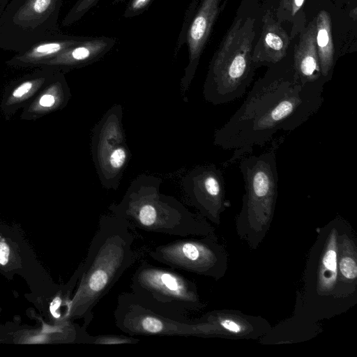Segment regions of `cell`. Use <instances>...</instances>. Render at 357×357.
Instances as JSON below:
<instances>
[{
	"label": "cell",
	"mask_w": 357,
	"mask_h": 357,
	"mask_svg": "<svg viewBox=\"0 0 357 357\" xmlns=\"http://www.w3.org/2000/svg\"><path fill=\"white\" fill-rule=\"evenodd\" d=\"M130 229L126 220L113 214L99 219L71 301L70 316L82 319L85 327L93 319L96 305L135 261L134 237Z\"/></svg>",
	"instance_id": "2"
},
{
	"label": "cell",
	"mask_w": 357,
	"mask_h": 357,
	"mask_svg": "<svg viewBox=\"0 0 357 357\" xmlns=\"http://www.w3.org/2000/svg\"><path fill=\"white\" fill-rule=\"evenodd\" d=\"M316 44L322 77L330 81L335 63V53L329 14L321 10L316 20Z\"/></svg>",
	"instance_id": "17"
},
{
	"label": "cell",
	"mask_w": 357,
	"mask_h": 357,
	"mask_svg": "<svg viewBox=\"0 0 357 357\" xmlns=\"http://www.w3.org/2000/svg\"><path fill=\"white\" fill-rule=\"evenodd\" d=\"M131 292L154 310L172 318L187 321L188 312L199 307L195 284L171 268L142 261L133 273Z\"/></svg>",
	"instance_id": "6"
},
{
	"label": "cell",
	"mask_w": 357,
	"mask_h": 357,
	"mask_svg": "<svg viewBox=\"0 0 357 357\" xmlns=\"http://www.w3.org/2000/svg\"><path fill=\"white\" fill-rule=\"evenodd\" d=\"M9 255V249L7 245L0 243V264L4 265L7 263Z\"/></svg>",
	"instance_id": "24"
},
{
	"label": "cell",
	"mask_w": 357,
	"mask_h": 357,
	"mask_svg": "<svg viewBox=\"0 0 357 357\" xmlns=\"http://www.w3.org/2000/svg\"><path fill=\"white\" fill-rule=\"evenodd\" d=\"M289 39L275 21L266 20L257 45L253 50L252 61L259 65H275L287 55Z\"/></svg>",
	"instance_id": "16"
},
{
	"label": "cell",
	"mask_w": 357,
	"mask_h": 357,
	"mask_svg": "<svg viewBox=\"0 0 357 357\" xmlns=\"http://www.w3.org/2000/svg\"><path fill=\"white\" fill-rule=\"evenodd\" d=\"M220 325L231 333H238L241 331V326L237 323L229 319L222 320Z\"/></svg>",
	"instance_id": "23"
},
{
	"label": "cell",
	"mask_w": 357,
	"mask_h": 357,
	"mask_svg": "<svg viewBox=\"0 0 357 357\" xmlns=\"http://www.w3.org/2000/svg\"><path fill=\"white\" fill-rule=\"evenodd\" d=\"M116 43V38L107 36L86 37L39 68H50L66 74L98 61L115 46Z\"/></svg>",
	"instance_id": "11"
},
{
	"label": "cell",
	"mask_w": 357,
	"mask_h": 357,
	"mask_svg": "<svg viewBox=\"0 0 357 357\" xmlns=\"http://www.w3.org/2000/svg\"><path fill=\"white\" fill-rule=\"evenodd\" d=\"M3 6V0H0V9Z\"/></svg>",
	"instance_id": "26"
},
{
	"label": "cell",
	"mask_w": 357,
	"mask_h": 357,
	"mask_svg": "<svg viewBox=\"0 0 357 357\" xmlns=\"http://www.w3.org/2000/svg\"><path fill=\"white\" fill-rule=\"evenodd\" d=\"M340 270L346 278L354 279L357 276V266L351 257H346L340 260Z\"/></svg>",
	"instance_id": "21"
},
{
	"label": "cell",
	"mask_w": 357,
	"mask_h": 357,
	"mask_svg": "<svg viewBox=\"0 0 357 357\" xmlns=\"http://www.w3.org/2000/svg\"><path fill=\"white\" fill-rule=\"evenodd\" d=\"M305 0H288L292 15H294L303 6Z\"/></svg>",
	"instance_id": "25"
},
{
	"label": "cell",
	"mask_w": 357,
	"mask_h": 357,
	"mask_svg": "<svg viewBox=\"0 0 357 357\" xmlns=\"http://www.w3.org/2000/svg\"><path fill=\"white\" fill-rule=\"evenodd\" d=\"M221 0H203L192 17L186 31L185 41L188 47V63L181 80L183 96L188 91L198 63L219 12Z\"/></svg>",
	"instance_id": "10"
},
{
	"label": "cell",
	"mask_w": 357,
	"mask_h": 357,
	"mask_svg": "<svg viewBox=\"0 0 357 357\" xmlns=\"http://www.w3.org/2000/svg\"><path fill=\"white\" fill-rule=\"evenodd\" d=\"M159 183L151 176L135 179L121 202L109 206L112 214L147 232L181 237L204 233L203 222L176 199L162 194Z\"/></svg>",
	"instance_id": "3"
},
{
	"label": "cell",
	"mask_w": 357,
	"mask_h": 357,
	"mask_svg": "<svg viewBox=\"0 0 357 357\" xmlns=\"http://www.w3.org/2000/svg\"><path fill=\"white\" fill-rule=\"evenodd\" d=\"M70 97L71 93L65 73L57 71L52 79L22 109L20 119L36 121L61 110L67 105Z\"/></svg>",
	"instance_id": "13"
},
{
	"label": "cell",
	"mask_w": 357,
	"mask_h": 357,
	"mask_svg": "<svg viewBox=\"0 0 357 357\" xmlns=\"http://www.w3.org/2000/svg\"><path fill=\"white\" fill-rule=\"evenodd\" d=\"M208 243L194 238H180L148 250L153 260L175 270L206 273L213 261Z\"/></svg>",
	"instance_id": "8"
},
{
	"label": "cell",
	"mask_w": 357,
	"mask_h": 357,
	"mask_svg": "<svg viewBox=\"0 0 357 357\" xmlns=\"http://www.w3.org/2000/svg\"><path fill=\"white\" fill-rule=\"evenodd\" d=\"M293 66L304 84L326 83L322 77L316 44V23L312 22L295 47Z\"/></svg>",
	"instance_id": "15"
},
{
	"label": "cell",
	"mask_w": 357,
	"mask_h": 357,
	"mask_svg": "<svg viewBox=\"0 0 357 357\" xmlns=\"http://www.w3.org/2000/svg\"><path fill=\"white\" fill-rule=\"evenodd\" d=\"M254 20H238L214 54L204 84V99L222 105L242 97L250 85L256 66L252 61Z\"/></svg>",
	"instance_id": "4"
},
{
	"label": "cell",
	"mask_w": 357,
	"mask_h": 357,
	"mask_svg": "<svg viewBox=\"0 0 357 357\" xmlns=\"http://www.w3.org/2000/svg\"><path fill=\"white\" fill-rule=\"evenodd\" d=\"M183 189L188 202L206 215H215L225 196L222 172L215 165L196 167L186 175Z\"/></svg>",
	"instance_id": "9"
},
{
	"label": "cell",
	"mask_w": 357,
	"mask_h": 357,
	"mask_svg": "<svg viewBox=\"0 0 357 357\" xmlns=\"http://www.w3.org/2000/svg\"><path fill=\"white\" fill-rule=\"evenodd\" d=\"M153 0H129L123 16L131 18L141 15Z\"/></svg>",
	"instance_id": "20"
},
{
	"label": "cell",
	"mask_w": 357,
	"mask_h": 357,
	"mask_svg": "<svg viewBox=\"0 0 357 357\" xmlns=\"http://www.w3.org/2000/svg\"><path fill=\"white\" fill-rule=\"evenodd\" d=\"M114 319L115 326L131 336H189L205 331L203 324L180 321L154 310L132 292L118 296Z\"/></svg>",
	"instance_id": "7"
},
{
	"label": "cell",
	"mask_w": 357,
	"mask_h": 357,
	"mask_svg": "<svg viewBox=\"0 0 357 357\" xmlns=\"http://www.w3.org/2000/svg\"><path fill=\"white\" fill-rule=\"evenodd\" d=\"M324 83L303 84L290 68H273L259 79L241 106L215 131L213 144L234 150L229 162L247 155L254 146L269 142L278 131L291 132L324 103Z\"/></svg>",
	"instance_id": "1"
},
{
	"label": "cell",
	"mask_w": 357,
	"mask_h": 357,
	"mask_svg": "<svg viewBox=\"0 0 357 357\" xmlns=\"http://www.w3.org/2000/svg\"><path fill=\"white\" fill-rule=\"evenodd\" d=\"M63 0H9L0 9V48L22 52L60 32Z\"/></svg>",
	"instance_id": "5"
},
{
	"label": "cell",
	"mask_w": 357,
	"mask_h": 357,
	"mask_svg": "<svg viewBox=\"0 0 357 357\" xmlns=\"http://www.w3.org/2000/svg\"><path fill=\"white\" fill-rule=\"evenodd\" d=\"M139 342V339L131 335L104 334L91 335H89L86 344H102V345H117V344H134Z\"/></svg>",
	"instance_id": "18"
},
{
	"label": "cell",
	"mask_w": 357,
	"mask_h": 357,
	"mask_svg": "<svg viewBox=\"0 0 357 357\" xmlns=\"http://www.w3.org/2000/svg\"><path fill=\"white\" fill-rule=\"evenodd\" d=\"M85 38L60 32L34 44L22 52L16 53L6 61V64L14 68H38L47 61L55 57Z\"/></svg>",
	"instance_id": "14"
},
{
	"label": "cell",
	"mask_w": 357,
	"mask_h": 357,
	"mask_svg": "<svg viewBox=\"0 0 357 357\" xmlns=\"http://www.w3.org/2000/svg\"><path fill=\"white\" fill-rule=\"evenodd\" d=\"M50 68H38L8 85L3 91L0 110L6 117L25 107L54 77L56 72Z\"/></svg>",
	"instance_id": "12"
},
{
	"label": "cell",
	"mask_w": 357,
	"mask_h": 357,
	"mask_svg": "<svg viewBox=\"0 0 357 357\" xmlns=\"http://www.w3.org/2000/svg\"><path fill=\"white\" fill-rule=\"evenodd\" d=\"M323 264L328 270L333 272L336 271V252L333 250H329L326 252L323 259Z\"/></svg>",
	"instance_id": "22"
},
{
	"label": "cell",
	"mask_w": 357,
	"mask_h": 357,
	"mask_svg": "<svg viewBox=\"0 0 357 357\" xmlns=\"http://www.w3.org/2000/svg\"><path fill=\"white\" fill-rule=\"evenodd\" d=\"M99 0H77L62 20V25L70 26L79 20L92 8Z\"/></svg>",
	"instance_id": "19"
},
{
	"label": "cell",
	"mask_w": 357,
	"mask_h": 357,
	"mask_svg": "<svg viewBox=\"0 0 357 357\" xmlns=\"http://www.w3.org/2000/svg\"><path fill=\"white\" fill-rule=\"evenodd\" d=\"M8 1L9 0H3V6L8 3Z\"/></svg>",
	"instance_id": "27"
}]
</instances>
